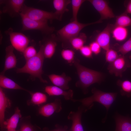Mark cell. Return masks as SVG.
Here are the masks:
<instances>
[{
	"instance_id": "obj_1",
	"label": "cell",
	"mask_w": 131,
	"mask_h": 131,
	"mask_svg": "<svg viewBox=\"0 0 131 131\" xmlns=\"http://www.w3.org/2000/svg\"><path fill=\"white\" fill-rule=\"evenodd\" d=\"M39 50L34 57L26 61V63L22 67L17 68L16 70L17 73H25L29 74L33 78H38L43 83H47V81L43 79L42 75L43 73L42 67L45 58L43 52L44 45L39 42Z\"/></svg>"
},
{
	"instance_id": "obj_3",
	"label": "cell",
	"mask_w": 131,
	"mask_h": 131,
	"mask_svg": "<svg viewBox=\"0 0 131 131\" xmlns=\"http://www.w3.org/2000/svg\"><path fill=\"white\" fill-rule=\"evenodd\" d=\"M74 63L79 79L76 85L81 88L85 93L90 85L95 83H100L102 81L103 76L101 72L88 68L81 65L77 61L74 60Z\"/></svg>"
},
{
	"instance_id": "obj_32",
	"label": "cell",
	"mask_w": 131,
	"mask_h": 131,
	"mask_svg": "<svg viewBox=\"0 0 131 131\" xmlns=\"http://www.w3.org/2000/svg\"><path fill=\"white\" fill-rule=\"evenodd\" d=\"M37 53L34 47L32 46H28L23 52L26 61L35 56Z\"/></svg>"
},
{
	"instance_id": "obj_8",
	"label": "cell",
	"mask_w": 131,
	"mask_h": 131,
	"mask_svg": "<svg viewBox=\"0 0 131 131\" xmlns=\"http://www.w3.org/2000/svg\"><path fill=\"white\" fill-rule=\"evenodd\" d=\"M88 1L100 14L101 18L99 20L102 21L115 17L112 9L109 7L108 3L106 0H89Z\"/></svg>"
},
{
	"instance_id": "obj_16",
	"label": "cell",
	"mask_w": 131,
	"mask_h": 131,
	"mask_svg": "<svg viewBox=\"0 0 131 131\" xmlns=\"http://www.w3.org/2000/svg\"><path fill=\"white\" fill-rule=\"evenodd\" d=\"M45 91L49 96H63L66 100H72L73 99L74 92L71 90L66 91L57 86L50 85L45 87Z\"/></svg>"
},
{
	"instance_id": "obj_36",
	"label": "cell",
	"mask_w": 131,
	"mask_h": 131,
	"mask_svg": "<svg viewBox=\"0 0 131 131\" xmlns=\"http://www.w3.org/2000/svg\"><path fill=\"white\" fill-rule=\"evenodd\" d=\"M55 127V128L53 130H50L47 127H44L42 129V131H70L68 130V127L66 126H63L56 124Z\"/></svg>"
},
{
	"instance_id": "obj_12",
	"label": "cell",
	"mask_w": 131,
	"mask_h": 131,
	"mask_svg": "<svg viewBox=\"0 0 131 131\" xmlns=\"http://www.w3.org/2000/svg\"><path fill=\"white\" fill-rule=\"evenodd\" d=\"M114 26V25L108 24L96 38L95 41L106 51L110 49V33Z\"/></svg>"
},
{
	"instance_id": "obj_34",
	"label": "cell",
	"mask_w": 131,
	"mask_h": 131,
	"mask_svg": "<svg viewBox=\"0 0 131 131\" xmlns=\"http://www.w3.org/2000/svg\"><path fill=\"white\" fill-rule=\"evenodd\" d=\"M79 50L81 54L84 57L88 58L92 57V52L89 46L84 45Z\"/></svg>"
},
{
	"instance_id": "obj_17",
	"label": "cell",
	"mask_w": 131,
	"mask_h": 131,
	"mask_svg": "<svg viewBox=\"0 0 131 131\" xmlns=\"http://www.w3.org/2000/svg\"><path fill=\"white\" fill-rule=\"evenodd\" d=\"M48 77L52 83L55 86L65 90L69 89L68 83L71 79L70 77L66 76L65 73L61 75L51 74L49 75Z\"/></svg>"
},
{
	"instance_id": "obj_28",
	"label": "cell",
	"mask_w": 131,
	"mask_h": 131,
	"mask_svg": "<svg viewBox=\"0 0 131 131\" xmlns=\"http://www.w3.org/2000/svg\"><path fill=\"white\" fill-rule=\"evenodd\" d=\"M117 84L121 88L120 92L122 96H131V82L128 80H119Z\"/></svg>"
},
{
	"instance_id": "obj_11",
	"label": "cell",
	"mask_w": 131,
	"mask_h": 131,
	"mask_svg": "<svg viewBox=\"0 0 131 131\" xmlns=\"http://www.w3.org/2000/svg\"><path fill=\"white\" fill-rule=\"evenodd\" d=\"M62 109L61 100L59 98H56L52 102L40 106L38 109V113L40 115L48 117L55 113L59 112Z\"/></svg>"
},
{
	"instance_id": "obj_7",
	"label": "cell",
	"mask_w": 131,
	"mask_h": 131,
	"mask_svg": "<svg viewBox=\"0 0 131 131\" xmlns=\"http://www.w3.org/2000/svg\"><path fill=\"white\" fill-rule=\"evenodd\" d=\"M9 36L11 45L18 51L23 53L28 46L30 41L29 38L23 34L14 32L11 28H9L5 32Z\"/></svg>"
},
{
	"instance_id": "obj_22",
	"label": "cell",
	"mask_w": 131,
	"mask_h": 131,
	"mask_svg": "<svg viewBox=\"0 0 131 131\" xmlns=\"http://www.w3.org/2000/svg\"><path fill=\"white\" fill-rule=\"evenodd\" d=\"M22 117L21 111L18 107H16L14 113L5 121L6 129L7 130H16L19 120Z\"/></svg>"
},
{
	"instance_id": "obj_5",
	"label": "cell",
	"mask_w": 131,
	"mask_h": 131,
	"mask_svg": "<svg viewBox=\"0 0 131 131\" xmlns=\"http://www.w3.org/2000/svg\"><path fill=\"white\" fill-rule=\"evenodd\" d=\"M20 15L31 19L38 21H48L54 19L58 20L55 12H48L28 7L24 4L21 10Z\"/></svg>"
},
{
	"instance_id": "obj_26",
	"label": "cell",
	"mask_w": 131,
	"mask_h": 131,
	"mask_svg": "<svg viewBox=\"0 0 131 131\" xmlns=\"http://www.w3.org/2000/svg\"><path fill=\"white\" fill-rule=\"evenodd\" d=\"M56 42L53 40L48 41L44 45L43 52L45 58H50L55 53L57 46Z\"/></svg>"
},
{
	"instance_id": "obj_38",
	"label": "cell",
	"mask_w": 131,
	"mask_h": 131,
	"mask_svg": "<svg viewBox=\"0 0 131 131\" xmlns=\"http://www.w3.org/2000/svg\"><path fill=\"white\" fill-rule=\"evenodd\" d=\"M7 131H19V130H7Z\"/></svg>"
},
{
	"instance_id": "obj_15",
	"label": "cell",
	"mask_w": 131,
	"mask_h": 131,
	"mask_svg": "<svg viewBox=\"0 0 131 131\" xmlns=\"http://www.w3.org/2000/svg\"><path fill=\"white\" fill-rule=\"evenodd\" d=\"M14 49L11 45L6 48L4 67L1 74L4 75L7 70L16 67L17 59L14 52Z\"/></svg>"
},
{
	"instance_id": "obj_20",
	"label": "cell",
	"mask_w": 131,
	"mask_h": 131,
	"mask_svg": "<svg viewBox=\"0 0 131 131\" xmlns=\"http://www.w3.org/2000/svg\"><path fill=\"white\" fill-rule=\"evenodd\" d=\"M20 120L19 131H42L39 127L32 123L30 116L23 117Z\"/></svg>"
},
{
	"instance_id": "obj_35",
	"label": "cell",
	"mask_w": 131,
	"mask_h": 131,
	"mask_svg": "<svg viewBox=\"0 0 131 131\" xmlns=\"http://www.w3.org/2000/svg\"><path fill=\"white\" fill-rule=\"evenodd\" d=\"M89 46L92 53L95 55L98 54L101 51V47L96 41L91 42Z\"/></svg>"
},
{
	"instance_id": "obj_19",
	"label": "cell",
	"mask_w": 131,
	"mask_h": 131,
	"mask_svg": "<svg viewBox=\"0 0 131 131\" xmlns=\"http://www.w3.org/2000/svg\"><path fill=\"white\" fill-rule=\"evenodd\" d=\"M0 86L2 88L8 89L22 90L27 92L30 95L32 92L21 87L14 81L0 74Z\"/></svg>"
},
{
	"instance_id": "obj_6",
	"label": "cell",
	"mask_w": 131,
	"mask_h": 131,
	"mask_svg": "<svg viewBox=\"0 0 131 131\" xmlns=\"http://www.w3.org/2000/svg\"><path fill=\"white\" fill-rule=\"evenodd\" d=\"M22 19V31L34 30L40 31L42 33L46 34H50L54 31L55 28L49 26L48 21H40L33 20L20 15Z\"/></svg>"
},
{
	"instance_id": "obj_2",
	"label": "cell",
	"mask_w": 131,
	"mask_h": 131,
	"mask_svg": "<svg viewBox=\"0 0 131 131\" xmlns=\"http://www.w3.org/2000/svg\"><path fill=\"white\" fill-rule=\"evenodd\" d=\"M93 95L85 98L79 99H73L71 100L74 102H80L82 105L88 110L93 106V103L97 102L104 106L107 110L106 115L103 120L105 121L106 118L108 111L111 105L116 98V93L106 92L93 88L91 90Z\"/></svg>"
},
{
	"instance_id": "obj_18",
	"label": "cell",
	"mask_w": 131,
	"mask_h": 131,
	"mask_svg": "<svg viewBox=\"0 0 131 131\" xmlns=\"http://www.w3.org/2000/svg\"><path fill=\"white\" fill-rule=\"evenodd\" d=\"M115 131H131V118L117 114Z\"/></svg>"
},
{
	"instance_id": "obj_13",
	"label": "cell",
	"mask_w": 131,
	"mask_h": 131,
	"mask_svg": "<svg viewBox=\"0 0 131 131\" xmlns=\"http://www.w3.org/2000/svg\"><path fill=\"white\" fill-rule=\"evenodd\" d=\"M127 65V62L123 56H119L113 62L110 63L108 67L109 72L117 76L121 77L123 72Z\"/></svg>"
},
{
	"instance_id": "obj_37",
	"label": "cell",
	"mask_w": 131,
	"mask_h": 131,
	"mask_svg": "<svg viewBox=\"0 0 131 131\" xmlns=\"http://www.w3.org/2000/svg\"><path fill=\"white\" fill-rule=\"evenodd\" d=\"M125 12L127 14H131V0H130L128 2Z\"/></svg>"
},
{
	"instance_id": "obj_9",
	"label": "cell",
	"mask_w": 131,
	"mask_h": 131,
	"mask_svg": "<svg viewBox=\"0 0 131 131\" xmlns=\"http://www.w3.org/2000/svg\"><path fill=\"white\" fill-rule=\"evenodd\" d=\"M87 110L82 105L79 106L75 112L71 111L68 116L67 119L72 121L70 131H84L81 122L82 113Z\"/></svg>"
},
{
	"instance_id": "obj_27",
	"label": "cell",
	"mask_w": 131,
	"mask_h": 131,
	"mask_svg": "<svg viewBox=\"0 0 131 131\" xmlns=\"http://www.w3.org/2000/svg\"><path fill=\"white\" fill-rule=\"evenodd\" d=\"M114 25L125 27L131 26V18L125 12L117 16Z\"/></svg>"
},
{
	"instance_id": "obj_10",
	"label": "cell",
	"mask_w": 131,
	"mask_h": 131,
	"mask_svg": "<svg viewBox=\"0 0 131 131\" xmlns=\"http://www.w3.org/2000/svg\"><path fill=\"white\" fill-rule=\"evenodd\" d=\"M23 0H9L4 2L5 5L3 8L2 12L7 14L12 17L20 16V11L24 4Z\"/></svg>"
},
{
	"instance_id": "obj_24",
	"label": "cell",
	"mask_w": 131,
	"mask_h": 131,
	"mask_svg": "<svg viewBox=\"0 0 131 131\" xmlns=\"http://www.w3.org/2000/svg\"><path fill=\"white\" fill-rule=\"evenodd\" d=\"M111 33L113 37L115 40L118 41H122L127 38L128 31L126 27L114 26Z\"/></svg>"
},
{
	"instance_id": "obj_14",
	"label": "cell",
	"mask_w": 131,
	"mask_h": 131,
	"mask_svg": "<svg viewBox=\"0 0 131 131\" xmlns=\"http://www.w3.org/2000/svg\"><path fill=\"white\" fill-rule=\"evenodd\" d=\"M11 105L9 99L6 96L2 88L0 87V126L1 131L6 129L5 124V113L7 108L10 107Z\"/></svg>"
},
{
	"instance_id": "obj_29",
	"label": "cell",
	"mask_w": 131,
	"mask_h": 131,
	"mask_svg": "<svg viewBox=\"0 0 131 131\" xmlns=\"http://www.w3.org/2000/svg\"><path fill=\"white\" fill-rule=\"evenodd\" d=\"M61 55L63 58L68 63H74L75 53L73 50L70 49H63L61 51Z\"/></svg>"
},
{
	"instance_id": "obj_30",
	"label": "cell",
	"mask_w": 131,
	"mask_h": 131,
	"mask_svg": "<svg viewBox=\"0 0 131 131\" xmlns=\"http://www.w3.org/2000/svg\"><path fill=\"white\" fill-rule=\"evenodd\" d=\"M85 0H71L73 21L77 20V16L80 8Z\"/></svg>"
},
{
	"instance_id": "obj_4",
	"label": "cell",
	"mask_w": 131,
	"mask_h": 131,
	"mask_svg": "<svg viewBox=\"0 0 131 131\" xmlns=\"http://www.w3.org/2000/svg\"><path fill=\"white\" fill-rule=\"evenodd\" d=\"M102 22V21L99 20L94 22L84 24L78 22L77 20L73 21L58 30L57 34L63 40L69 41L71 39L78 35L80 31L84 27Z\"/></svg>"
},
{
	"instance_id": "obj_21",
	"label": "cell",
	"mask_w": 131,
	"mask_h": 131,
	"mask_svg": "<svg viewBox=\"0 0 131 131\" xmlns=\"http://www.w3.org/2000/svg\"><path fill=\"white\" fill-rule=\"evenodd\" d=\"M70 3H71V0H53V5L56 10L55 13L57 16L58 20H61L64 14L68 11L67 7Z\"/></svg>"
},
{
	"instance_id": "obj_33",
	"label": "cell",
	"mask_w": 131,
	"mask_h": 131,
	"mask_svg": "<svg viewBox=\"0 0 131 131\" xmlns=\"http://www.w3.org/2000/svg\"><path fill=\"white\" fill-rule=\"evenodd\" d=\"M131 51V37L118 48V51L124 55Z\"/></svg>"
},
{
	"instance_id": "obj_23",
	"label": "cell",
	"mask_w": 131,
	"mask_h": 131,
	"mask_svg": "<svg viewBox=\"0 0 131 131\" xmlns=\"http://www.w3.org/2000/svg\"><path fill=\"white\" fill-rule=\"evenodd\" d=\"M31 95V99L27 101V104L28 106H40L46 102L47 100L46 95L43 93L38 92H32Z\"/></svg>"
},
{
	"instance_id": "obj_31",
	"label": "cell",
	"mask_w": 131,
	"mask_h": 131,
	"mask_svg": "<svg viewBox=\"0 0 131 131\" xmlns=\"http://www.w3.org/2000/svg\"><path fill=\"white\" fill-rule=\"evenodd\" d=\"M118 57L117 52L113 49H109L106 51V62L109 63L114 61Z\"/></svg>"
},
{
	"instance_id": "obj_25",
	"label": "cell",
	"mask_w": 131,
	"mask_h": 131,
	"mask_svg": "<svg viewBox=\"0 0 131 131\" xmlns=\"http://www.w3.org/2000/svg\"><path fill=\"white\" fill-rule=\"evenodd\" d=\"M87 38L85 34L81 33L77 36L71 39L69 41L74 49L78 50L84 46L86 42Z\"/></svg>"
}]
</instances>
